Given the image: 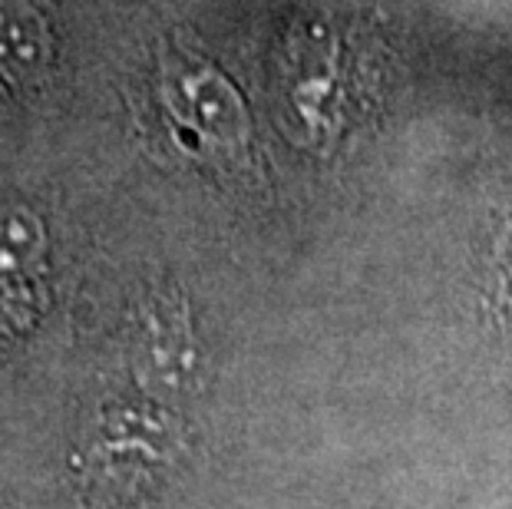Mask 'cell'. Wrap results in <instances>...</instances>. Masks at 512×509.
Returning <instances> with one entry per match:
<instances>
[{
  "label": "cell",
  "instance_id": "3",
  "mask_svg": "<svg viewBox=\"0 0 512 509\" xmlns=\"http://www.w3.org/2000/svg\"><path fill=\"white\" fill-rule=\"evenodd\" d=\"M136 377L156 391H176L195 374V338L182 301L172 295H152L136 318L133 334Z\"/></svg>",
  "mask_w": 512,
  "mask_h": 509
},
{
  "label": "cell",
  "instance_id": "1",
  "mask_svg": "<svg viewBox=\"0 0 512 509\" xmlns=\"http://www.w3.org/2000/svg\"><path fill=\"white\" fill-rule=\"evenodd\" d=\"M182 453L179 424L156 407H116L80 450V473L96 493L139 496L172 470Z\"/></svg>",
  "mask_w": 512,
  "mask_h": 509
},
{
  "label": "cell",
  "instance_id": "2",
  "mask_svg": "<svg viewBox=\"0 0 512 509\" xmlns=\"http://www.w3.org/2000/svg\"><path fill=\"white\" fill-rule=\"evenodd\" d=\"M172 119L209 149H238L248 136V116L235 86L205 63H182L166 77Z\"/></svg>",
  "mask_w": 512,
  "mask_h": 509
},
{
  "label": "cell",
  "instance_id": "6",
  "mask_svg": "<svg viewBox=\"0 0 512 509\" xmlns=\"http://www.w3.org/2000/svg\"><path fill=\"white\" fill-rule=\"evenodd\" d=\"M496 268H499V278H503L506 295L512 298V229L499 238V245H496Z\"/></svg>",
  "mask_w": 512,
  "mask_h": 509
},
{
  "label": "cell",
  "instance_id": "5",
  "mask_svg": "<svg viewBox=\"0 0 512 509\" xmlns=\"http://www.w3.org/2000/svg\"><path fill=\"white\" fill-rule=\"evenodd\" d=\"M43 252V229L27 212H0V281L27 272Z\"/></svg>",
  "mask_w": 512,
  "mask_h": 509
},
{
  "label": "cell",
  "instance_id": "4",
  "mask_svg": "<svg viewBox=\"0 0 512 509\" xmlns=\"http://www.w3.org/2000/svg\"><path fill=\"white\" fill-rule=\"evenodd\" d=\"M50 53L53 40L40 10L27 0H0V73L37 77Z\"/></svg>",
  "mask_w": 512,
  "mask_h": 509
}]
</instances>
